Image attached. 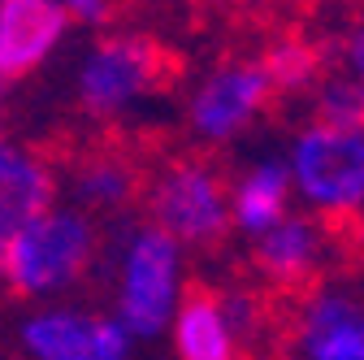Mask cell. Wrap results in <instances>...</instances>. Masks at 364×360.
<instances>
[{
	"label": "cell",
	"instance_id": "5b68a950",
	"mask_svg": "<svg viewBox=\"0 0 364 360\" xmlns=\"http://www.w3.org/2000/svg\"><path fill=\"white\" fill-rule=\"evenodd\" d=\"M187 291V252L148 221L122 226L113 317L130 339H161L173 322V308Z\"/></svg>",
	"mask_w": 364,
	"mask_h": 360
},
{
	"label": "cell",
	"instance_id": "7a4b0ae2",
	"mask_svg": "<svg viewBox=\"0 0 364 360\" xmlns=\"http://www.w3.org/2000/svg\"><path fill=\"white\" fill-rule=\"evenodd\" d=\"M178 78L182 57L165 39L148 31H105L78 65L74 105L87 130H122L130 109L173 92Z\"/></svg>",
	"mask_w": 364,
	"mask_h": 360
},
{
	"label": "cell",
	"instance_id": "8fae6325",
	"mask_svg": "<svg viewBox=\"0 0 364 360\" xmlns=\"http://www.w3.org/2000/svg\"><path fill=\"white\" fill-rule=\"evenodd\" d=\"M169 339L178 360H243L230 326L217 308L213 282H200V278H187V291H182L169 322Z\"/></svg>",
	"mask_w": 364,
	"mask_h": 360
},
{
	"label": "cell",
	"instance_id": "7c38bea8",
	"mask_svg": "<svg viewBox=\"0 0 364 360\" xmlns=\"http://www.w3.org/2000/svg\"><path fill=\"white\" fill-rule=\"evenodd\" d=\"M291 178L278 157L252 161L243 174L230 178V226L247 239H260L269 226L291 213Z\"/></svg>",
	"mask_w": 364,
	"mask_h": 360
},
{
	"label": "cell",
	"instance_id": "ac0fdd59",
	"mask_svg": "<svg viewBox=\"0 0 364 360\" xmlns=\"http://www.w3.org/2000/svg\"><path fill=\"white\" fill-rule=\"evenodd\" d=\"M130 334L122 330L117 317L96 312V330H91V360H130Z\"/></svg>",
	"mask_w": 364,
	"mask_h": 360
},
{
	"label": "cell",
	"instance_id": "9c48e42d",
	"mask_svg": "<svg viewBox=\"0 0 364 360\" xmlns=\"http://www.w3.org/2000/svg\"><path fill=\"white\" fill-rule=\"evenodd\" d=\"M70 31V14L53 0H0V83L31 78Z\"/></svg>",
	"mask_w": 364,
	"mask_h": 360
},
{
	"label": "cell",
	"instance_id": "ba28073f",
	"mask_svg": "<svg viewBox=\"0 0 364 360\" xmlns=\"http://www.w3.org/2000/svg\"><path fill=\"white\" fill-rule=\"evenodd\" d=\"M338 235L334 226L316 221L312 213H287L278 226H269L260 239H252V252H247V269H252V282L264 287L269 295H287L295 300L299 291L316 287L330 265H334V248H338Z\"/></svg>",
	"mask_w": 364,
	"mask_h": 360
},
{
	"label": "cell",
	"instance_id": "7402d4cb",
	"mask_svg": "<svg viewBox=\"0 0 364 360\" xmlns=\"http://www.w3.org/2000/svg\"><path fill=\"white\" fill-rule=\"evenodd\" d=\"M0 148H5V113H0Z\"/></svg>",
	"mask_w": 364,
	"mask_h": 360
},
{
	"label": "cell",
	"instance_id": "2e32d148",
	"mask_svg": "<svg viewBox=\"0 0 364 360\" xmlns=\"http://www.w3.org/2000/svg\"><path fill=\"white\" fill-rule=\"evenodd\" d=\"M321 48H326L330 74L347 78L351 87L364 92V0H360L355 9H347V18L334 26L330 43H321Z\"/></svg>",
	"mask_w": 364,
	"mask_h": 360
},
{
	"label": "cell",
	"instance_id": "44dd1931",
	"mask_svg": "<svg viewBox=\"0 0 364 360\" xmlns=\"http://www.w3.org/2000/svg\"><path fill=\"white\" fill-rule=\"evenodd\" d=\"M217 9L225 14H269V9H278L282 0H213Z\"/></svg>",
	"mask_w": 364,
	"mask_h": 360
},
{
	"label": "cell",
	"instance_id": "ffe728a7",
	"mask_svg": "<svg viewBox=\"0 0 364 360\" xmlns=\"http://www.w3.org/2000/svg\"><path fill=\"white\" fill-rule=\"evenodd\" d=\"M343 239H347V252H351V260L364 269V213H360V217H351L347 226H343Z\"/></svg>",
	"mask_w": 364,
	"mask_h": 360
},
{
	"label": "cell",
	"instance_id": "cb8c5ba5",
	"mask_svg": "<svg viewBox=\"0 0 364 360\" xmlns=\"http://www.w3.org/2000/svg\"><path fill=\"white\" fill-rule=\"evenodd\" d=\"M122 5H126V0H122Z\"/></svg>",
	"mask_w": 364,
	"mask_h": 360
},
{
	"label": "cell",
	"instance_id": "9a60e30c",
	"mask_svg": "<svg viewBox=\"0 0 364 360\" xmlns=\"http://www.w3.org/2000/svg\"><path fill=\"white\" fill-rule=\"evenodd\" d=\"M91 330H96V312L57 304L31 312L18 339L31 360H91Z\"/></svg>",
	"mask_w": 364,
	"mask_h": 360
},
{
	"label": "cell",
	"instance_id": "30bf717a",
	"mask_svg": "<svg viewBox=\"0 0 364 360\" xmlns=\"http://www.w3.org/2000/svg\"><path fill=\"white\" fill-rule=\"evenodd\" d=\"M57 174L31 144L26 148H0V260H5L9 239L31 217L48 213L57 200ZM5 291V287H0Z\"/></svg>",
	"mask_w": 364,
	"mask_h": 360
},
{
	"label": "cell",
	"instance_id": "e0dca14e",
	"mask_svg": "<svg viewBox=\"0 0 364 360\" xmlns=\"http://www.w3.org/2000/svg\"><path fill=\"white\" fill-rule=\"evenodd\" d=\"M312 122H326L338 130H364V92L338 74H326L312 92Z\"/></svg>",
	"mask_w": 364,
	"mask_h": 360
},
{
	"label": "cell",
	"instance_id": "52a82bcc",
	"mask_svg": "<svg viewBox=\"0 0 364 360\" xmlns=\"http://www.w3.org/2000/svg\"><path fill=\"white\" fill-rule=\"evenodd\" d=\"M273 87L256 53L217 57L187 92V134L196 148L217 152L243 134L273 109Z\"/></svg>",
	"mask_w": 364,
	"mask_h": 360
},
{
	"label": "cell",
	"instance_id": "3957f363",
	"mask_svg": "<svg viewBox=\"0 0 364 360\" xmlns=\"http://www.w3.org/2000/svg\"><path fill=\"white\" fill-rule=\"evenodd\" d=\"M105 256L100 221H91L74 204H53L48 213L31 217L9 239L0 260V287L9 300H43L82 287Z\"/></svg>",
	"mask_w": 364,
	"mask_h": 360
},
{
	"label": "cell",
	"instance_id": "5bb4252c",
	"mask_svg": "<svg viewBox=\"0 0 364 360\" xmlns=\"http://www.w3.org/2000/svg\"><path fill=\"white\" fill-rule=\"evenodd\" d=\"M217 308L225 326H230L243 360H252L264 343H278V322H282V308L273 304V295L264 287H256L252 278H230V282H213Z\"/></svg>",
	"mask_w": 364,
	"mask_h": 360
},
{
	"label": "cell",
	"instance_id": "8992f818",
	"mask_svg": "<svg viewBox=\"0 0 364 360\" xmlns=\"http://www.w3.org/2000/svg\"><path fill=\"white\" fill-rule=\"evenodd\" d=\"M278 360H364V287L326 274L287 300L278 322Z\"/></svg>",
	"mask_w": 364,
	"mask_h": 360
},
{
	"label": "cell",
	"instance_id": "6da1fadb",
	"mask_svg": "<svg viewBox=\"0 0 364 360\" xmlns=\"http://www.w3.org/2000/svg\"><path fill=\"white\" fill-rule=\"evenodd\" d=\"M144 221L182 252H221L230 226V169L204 148H152L144 183Z\"/></svg>",
	"mask_w": 364,
	"mask_h": 360
},
{
	"label": "cell",
	"instance_id": "277c9868",
	"mask_svg": "<svg viewBox=\"0 0 364 360\" xmlns=\"http://www.w3.org/2000/svg\"><path fill=\"white\" fill-rule=\"evenodd\" d=\"M291 196L316 221L343 231L364 213V130H338L326 122H304L287 148Z\"/></svg>",
	"mask_w": 364,
	"mask_h": 360
},
{
	"label": "cell",
	"instance_id": "d6986e66",
	"mask_svg": "<svg viewBox=\"0 0 364 360\" xmlns=\"http://www.w3.org/2000/svg\"><path fill=\"white\" fill-rule=\"evenodd\" d=\"M70 14V22H82V26H113L117 14H122V0H53Z\"/></svg>",
	"mask_w": 364,
	"mask_h": 360
},
{
	"label": "cell",
	"instance_id": "603a6c76",
	"mask_svg": "<svg viewBox=\"0 0 364 360\" xmlns=\"http://www.w3.org/2000/svg\"><path fill=\"white\" fill-rule=\"evenodd\" d=\"M0 96H5V83H0Z\"/></svg>",
	"mask_w": 364,
	"mask_h": 360
},
{
	"label": "cell",
	"instance_id": "4fadbf2b",
	"mask_svg": "<svg viewBox=\"0 0 364 360\" xmlns=\"http://www.w3.org/2000/svg\"><path fill=\"white\" fill-rule=\"evenodd\" d=\"M256 57H260V65H264V74H269V87H273V96H278V100L312 96L316 83L330 74L326 48H321L312 35H304V31H282V35H273Z\"/></svg>",
	"mask_w": 364,
	"mask_h": 360
}]
</instances>
